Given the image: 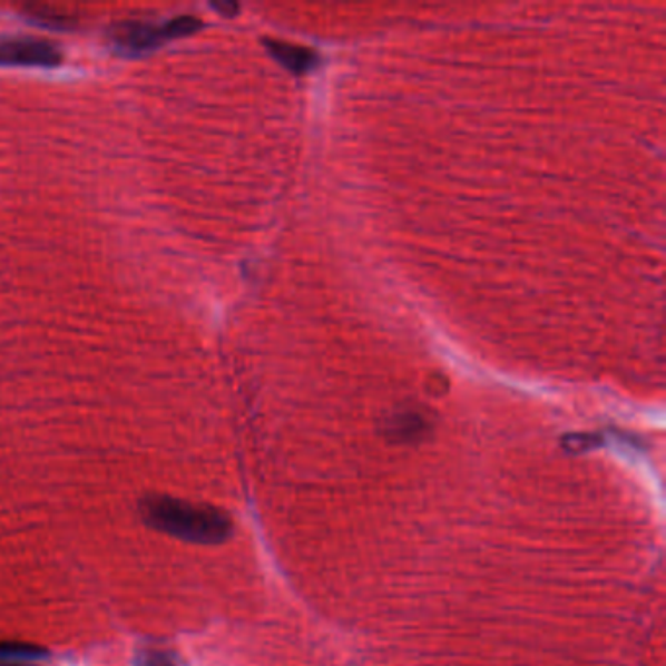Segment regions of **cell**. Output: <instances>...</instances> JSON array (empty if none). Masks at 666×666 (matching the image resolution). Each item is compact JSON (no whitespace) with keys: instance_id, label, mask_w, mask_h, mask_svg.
Wrapping results in <instances>:
<instances>
[{"instance_id":"cell-1","label":"cell","mask_w":666,"mask_h":666,"mask_svg":"<svg viewBox=\"0 0 666 666\" xmlns=\"http://www.w3.org/2000/svg\"><path fill=\"white\" fill-rule=\"evenodd\" d=\"M145 522L178 540L214 546L233 531L229 516L214 507L192 505L173 497H149L141 505Z\"/></svg>"},{"instance_id":"cell-2","label":"cell","mask_w":666,"mask_h":666,"mask_svg":"<svg viewBox=\"0 0 666 666\" xmlns=\"http://www.w3.org/2000/svg\"><path fill=\"white\" fill-rule=\"evenodd\" d=\"M202 20L196 17H178L160 25L153 22H119L108 30L111 46L121 56L141 57L160 49L168 41L194 36L202 28Z\"/></svg>"},{"instance_id":"cell-3","label":"cell","mask_w":666,"mask_h":666,"mask_svg":"<svg viewBox=\"0 0 666 666\" xmlns=\"http://www.w3.org/2000/svg\"><path fill=\"white\" fill-rule=\"evenodd\" d=\"M61 59V51L51 41L28 36L0 38L2 67H57Z\"/></svg>"},{"instance_id":"cell-4","label":"cell","mask_w":666,"mask_h":666,"mask_svg":"<svg viewBox=\"0 0 666 666\" xmlns=\"http://www.w3.org/2000/svg\"><path fill=\"white\" fill-rule=\"evenodd\" d=\"M264 46L282 67L295 75H305L319 65V56L313 49L278 40H264Z\"/></svg>"},{"instance_id":"cell-5","label":"cell","mask_w":666,"mask_h":666,"mask_svg":"<svg viewBox=\"0 0 666 666\" xmlns=\"http://www.w3.org/2000/svg\"><path fill=\"white\" fill-rule=\"evenodd\" d=\"M46 650L28 643H0V666H40Z\"/></svg>"},{"instance_id":"cell-6","label":"cell","mask_w":666,"mask_h":666,"mask_svg":"<svg viewBox=\"0 0 666 666\" xmlns=\"http://www.w3.org/2000/svg\"><path fill=\"white\" fill-rule=\"evenodd\" d=\"M385 429H388L389 437L401 440V442H413L417 438L421 437L429 429L427 421L422 419L421 414L409 413H396L385 422Z\"/></svg>"},{"instance_id":"cell-7","label":"cell","mask_w":666,"mask_h":666,"mask_svg":"<svg viewBox=\"0 0 666 666\" xmlns=\"http://www.w3.org/2000/svg\"><path fill=\"white\" fill-rule=\"evenodd\" d=\"M137 666H176L175 660L163 650H147L137 660Z\"/></svg>"},{"instance_id":"cell-8","label":"cell","mask_w":666,"mask_h":666,"mask_svg":"<svg viewBox=\"0 0 666 666\" xmlns=\"http://www.w3.org/2000/svg\"><path fill=\"white\" fill-rule=\"evenodd\" d=\"M212 9L217 10L222 17L233 18L237 17L238 4H235V2H214Z\"/></svg>"}]
</instances>
